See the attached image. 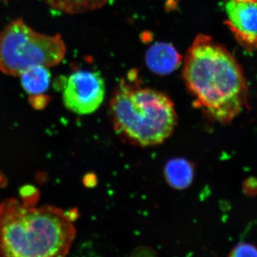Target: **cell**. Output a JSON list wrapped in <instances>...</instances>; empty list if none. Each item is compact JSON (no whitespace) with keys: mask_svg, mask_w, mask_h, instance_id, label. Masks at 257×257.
<instances>
[{"mask_svg":"<svg viewBox=\"0 0 257 257\" xmlns=\"http://www.w3.org/2000/svg\"><path fill=\"white\" fill-rule=\"evenodd\" d=\"M183 78L195 105L212 121L229 124L246 105L242 69L229 51L207 35H198L189 47Z\"/></svg>","mask_w":257,"mask_h":257,"instance_id":"cell-1","label":"cell"},{"mask_svg":"<svg viewBox=\"0 0 257 257\" xmlns=\"http://www.w3.org/2000/svg\"><path fill=\"white\" fill-rule=\"evenodd\" d=\"M76 236L72 216L17 199L0 204V257H66Z\"/></svg>","mask_w":257,"mask_h":257,"instance_id":"cell-2","label":"cell"},{"mask_svg":"<svg viewBox=\"0 0 257 257\" xmlns=\"http://www.w3.org/2000/svg\"><path fill=\"white\" fill-rule=\"evenodd\" d=\"M109 114L116 135L135 146H157L177 124L175 104L165 93L122 79L110 99Z\"/></svg>","mask_w":257,"mask_h":257,"instance_id":"cell-3","label":"cell"},{"mask_svg":"<svg viewBox=\"0 0 257 257\" xmlns=\"http://www.w3.org/2000/svg\"><path fill=\"white\" fill-rule=\"evenodd\" d=\"M66 52L60 35L35 31L23 18L10 22L0 32V71L7 75L20 77L36 66L55 67L62 62Z\"/></svg>","mask_w":257,"mask_h":257,"instance_id":"cell-4","label":"cell"},{"mask_svg":"<svg viewBox=\"0 0 257 257\" xmlns=\"http://www.w3.org/2000/svg\"><path fill=\"white\" fill-rule=\"evenodd\" d=\"M105 94V82L101 74L96 71H75L64 81V106L76 114L95 112L104 101Z\"/></svg>","mask_w":257,"mask_h":257,"instance_id":"cell-5","label":"cell"},{"mask_svg":"<svg viewBox=\"0 0 257 257\" xmlns=\"http://www.w3.org/2000/svg\"><path fill=\"white\" fill-rule=\"evenodd\" d=\"M225 12L229 28L240 40L257 41V0H229Z\"/></svg>","mask_w":257,"mask_h":257,"instance_id":"cell-6","label":"cell"},{"mask_svg":"<svg viewBox=\"0 0 257 257\" xmlns=\"http://www.w3.org/2000/svg\"><path fill=\"white\" fill-rule=\"evenodd\" d=\"M145 61L148 68L159 75L173 73L182 63V57L173 45L157 42L147 50Z\"/></svg>","mask_w":257,"mask_h":257,"instance_id":"cell-7","label":"cell"},{"mask_svg":"<svg viewBox=\"0 0 257 257\" xmlns=\"http://www.w3.org/2000/svg\"><path fill=\"white\" fill-rule=\"evenodd\" d=\"M164 174L167 184L177 190L187 189L194 178V167L184 158H174L167 162Z\"/></svg>","mask_w":257,"mask_h":257,"instance_id":"cell-8","label":"cell"},{"mask_svg":"<svg viewBox=\"0 0 257 257\" xmlns=\"http://www.w3.org/2000/svg\"><path fill=\"white\" fill-rule=\"evenodd\" d=\"M24 90L30 96L42 95L48 90L52 74L48 67L36 66L20 76Z\"/></svg>","mask_w":257,"mask_h":257,"instance_id":"cell-9","label":"cell"},{"mask_svg":"<svg viewBox=\"0 0 257 257\" xmlns=\"http://www.w3.org/2000/svg\"><path fill=\"white\" fill-rule=\"evenodd\" d=\"M109 0H45L52 9L67 15H78L94 11Z\"/></svg>","mask_w":257,"mask_h":257,"instance_id":"cell-10","label":"cell"},{"mask_svg":"<svg viewBox=\"0 0 257 257\" xmlns=\"http://www.w3.org/2000/svg\"><path fill=\"white\" fill-rule=\"evenodd\" d=\"M229 257H257V247L251 243H240L231 250Z\"/></svg>","mask_w":257,"mask_h":257,"instance_id":"cell-11","label":"cell"},{"mask_svg":"<svg viewBox=\"0 0 257 257\" xmlns=\"http://www.w3.org/2000/svg\"><path fill=\"white\" fill-rule=\"evenodd\" d=\"M30 102L34 107L37 108V109H40V108L44 107L46 106V103H47V99L45 94H42V95L32 96H30Z\"/></svg>","mask_w":257,"mask_h":257,"instance_id":"cell-12","label":"cell"}]
</instances>
